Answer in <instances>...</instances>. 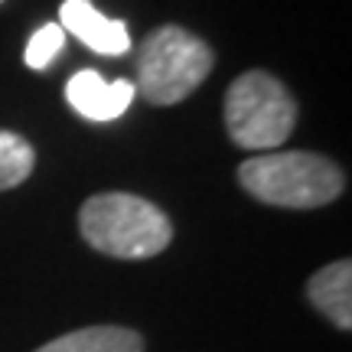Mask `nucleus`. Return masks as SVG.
<instances>
[{"instance_id": "obj_10", "label": "nucleus", "mask_w": 352, "mask_h": 352, "mask_svg": "<svg viewBox=\"0 0 352 352\" xmlns=\"http://www.w3.org/2000/svg\"><path fill=\"white\" fill-rule=\"evenodd\" d=\"M65 46V30L59 23H46L39 26L36 33L30 36V43H26V52H23V63L30 65V69H50L52 59L63 52Z\"/></svg>"}, {"instance_id": "obj_7", "label": "nucleus", "mask_w": 352, "mask_h": 352, "mask_svg": "<svg viewBox=\"0 0 352 352\" xmlns=\"http://www.w3.org/2000/svg\"><path fill=\"white\" fill-rule=\"evenodd\" d=\"M307 297L323 316H329L340 329L352 327V264L342 261L327 264L307 280Z\"/></svg>"}, {"instance_id": "obj_3", "label": "nucleus", "mask_w": 352, "mask_h": 352, "mask_svg": "<svg viewBox=\"0 0 352 352\" xmlns=\"http://www.w3.org/2000/svg\"><path fill=\"white\" fill-rule=\"evenodd\" d=\"M212 63V50L199 36L173 23L160 26L140 43L134 88L151 104H176L209 78Z\"/></svg>"}, {"instance_id": "obj_1", "label": "nucleus", "mask_w": 352, "mask_h": 352, "mask_svg": "<svg viewBox=\"0 0 352 352\" xmlns=\"http://www.w3.org/2000/svg\"><path fill=\"white\" fill-rule=\"evenodd\" d=\"M82 239L101 254L140 261L160 254L173 241V226L164 209L134 192H98L78 212Z\"/></svg>"}, {"instance_id": "obj_5", "label": "nucleus", "mask_w": 352, "mask_h": 352, "mask_svg": "<svg viewBox=\"0 0 352 352\" xmlns=\"http://www.w3.org/2000/svg\"><path fill=\"white\" fill-rule=\"evenodd\" d=\"M134 95H138L134 82H127V78L104 82L95 69L76 72V76L69 78V85H65L69 104L82 118H88V121H114V118H121L131 108Z\"/></svg>"}, {"instance_id": "obj_4", "label": "nucleus", "mask_w": 352, "mask_h": 352, "mask_svg": "<svg viewBox=\"0 0 352 352\" xmlns=\"http://www.w3.org/2000/svg\"><path fill=\"white\" fill-rule=\"evenodd\" d=\"M297 124V101L271 72H245L226 91V127L235 147L277 151Z\"/></svg>"}, {"instance_id": "obj_9", "label": "nucleus", "mask_w": 352, "mask_h": 352, "mask_svg": "<svg viewBox=\"0 0 352 352\" xmlns=\"http://www.w3.org/2000/svg\"><path fill=\"white\" fill-rule=\"evenodd\" d=\"M33 164H36V153L30 147V140L13 131H0V189L20 186L33 173Z\"/></svg>"}, {"instance_id": "obj_6", "label": "nucleus", "mask_w": 352, "mask_h": 352, "mask_svg": "<svg viewBox=\"0 0 352 352\" xmlns=\"http://www.w3.org/2000/svg\"><path fill=\"white\" fill-rule=\"evenodd\" d=\"M59 26L101 56H124L131 50V30L124 20H111L91 7V0H65Z\"/></svg>"}, {"instance_id": "obj_2", "label": "nucleus", "mask_w": 352, "mask_h": 352, "mask_svg": "<svg viewBox=\"0 0 352 352\" xmlns=\"http://www.w3.org/2000/svg\"><path fill=\"white\" fill-rule=\"evenodd\" d=\"M239 183L254 199L280 209H316L340 199L346 176L329 157L307 151H267L239 166Z\"/></svg>"}, {"instance_id": "obj_8", "label": "nucleus", "mask_w": 352, "mask_h": 352, "mask_svg": "<svg viewBox=\"0 0 352 352\" xmlns=\"http://www.w3.org/2000/svg\"><path fill=\"white\" fill-rule=\"evenodd\" d=\"M36 352H144V340L124 327H85L39 346Z\"/></svg>"}]
</instances>
